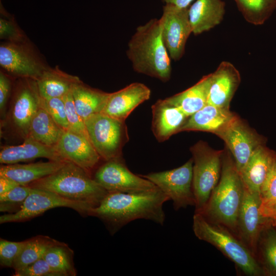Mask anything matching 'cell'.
<instances>
[{
  "mask_svg": "<svg viewBox=\"0 0 276 276\" xmlns=\"http://www.w3.org/2000/svg\"><path fill=\"white\" fill-rule=\"evenodd\" d=\"M168 200L169 198L157 187L139 192H108L97 206L89 210L88 216L102 221L112 235L136 219L163 225L166 218L163 205Z\"/></svg>",
  "mask_w": 276,
  "mask_h": 276,
  "instance_id": "cell-1",
  "label": "cell"
},
{
  "mask_svg": "<svg viewBox=\"0 0 276 276\" xmlns=\"http://www.w3.org/2000/svg\"><path fill=\"white\" fill-rule=\"evenodd\" d=\"M126 54L135 72L164 82L170 80L171 59L163 40L159 18H152L136 28Z\"/></svg>",
  "mask_w": 276,
  "mask_h": 276,
  "instance_id": "cell-2",
  "label": "cell"
},
{
  "mask_svg": "<svg viewBox=\"0 0 276 276\" xmlns=\"http://www.w3.org/2000/svg\"><path fill=\"white\" fill-rule=\"evenodd\" d=\"M244 187L230 152H223L219 181L199 213L207 220L226 227L236 235Z\"/></svg>",
  "mask_w": 276,
  "mask_h": 276,
  "instance_id": "cell-3",
  "label": "cell"
},
{
  "mask_svg": "<svg viewBox=\"0 0 276 276\" xmlns=\"http://www.w3.org/2000/svg\"><path fill=\"white\" fill-rule=\"evenodd\" d=\"M49 191L65 199L97 206L108 192L90 175L89 172L66 161L54 173L28 185Z\"/></svg>",
  "mask_w": 276,
  "mask_h": 276,
  "instance_id": "cell-4",
  "label": "cell"
},
{
  "mask_svg": "<svg viewBox=\"0 0 276 276\" xmlns=\"http://www.w3.org/2000/svg\"><path fill=\"white\" fill-rule=\"evenodd\" d=\"M193 230L197 238L215 246L244 274L249 276L265 275L254 254L226 227L209 221L201 214L195 213Z\"/></svg>",
  "mask_w": 276,
  "mask_h": 276,
  "instance_id": "cell-5",
  "label": "cell"
},
{
  "mask_svg": "<svg viewBox=\"0 0 276 276\" xmlns=\"http://www.w3.org/2000/svg\"><path fill=\"white\" fill-rule=\"evenodd\" d=\"M190 151L193 159L192 187L195 199V213H199L219 181L224 151L214 150L201 141L192 146Z\"/></svg>",
  "mask_w": 276,
  "mask_h": 276,
  "instance_id": "cell-6",
  "label": "cell"
},
{
  "mask_svg": "<svg viewBox=\"0 0 276 276\" xmlns=\"http://www.w3.org/2000/svg\"><path fill=\"white\" fill-rule=\"evenodd\" d=\"M125 121L102 113L84 121L88 138L100 157L105 160L120 157L127 139Z\"/></svg>",
  "mask_w": 276,
  "mask_h": 276,
  "instance_id": "cell-7",
  "label": "cell"
},
{
  "mask_svg": "<svg viewBox=\"0 0 276 276\" xmlns=\"http://www.w3.org/2000/svg\"><path fill=\"white\" fill-rule=\"evenodd\" d=\"M193 166L192 158L179 167L140 175L154 183L172 201L174 210H178L195 205Z\"/></svg>",
  "mask_w": 276,
  "mask_h": 276,
  "instance_id": "cell-8",
  "label": "cell"
},
{
  "mask_svg": "<svg viewBox=\"0 0 276 276\" xmlns=\"http://www.w3.org/2000/svg\"><path fill=\"white\" fill-rule=\"evenodd\" d=\"M57 207L71 208L82 216H88V211L93 208L86 203L70 200L49 191L31 188L20 209L14 213L1 215L0 223L25 222Z\"/></svg>",
  "mask_w": 276,
  "mask_h": 276,
  "instance_id": "cell-9",
  "label": "cell"
},
{
  "mask_svg": "<svg viewBox=\"0 0 276 276\" xmlns=\"http://www.w3.org/2000/svg\"><path fill=\"white\" fill-rule=\"evenodd\" d=\"M94 178L108 192H139L157 188L150 180L130 171L120 157L106 160L97 169Z\"/></svg>",
  "mask_w": 276,
  "mask_h": 276,
  "instance_id": "cell-10",
  "label": "cell"
},
{
  "mask_svg": "<svg viewBox=\"0 0 276 276\" xmlns=\"http://www.w3.org/2000/svg\"><path fill=\"white\" fill-rule=\"evenodd\" d=\"M216 135L225 143L239 173L265 140L237 115Z\"/></svg>",
  "mask_w": 276,
  "mask_h": 276,
  "instance_id": "cell-11",
  "label": "cell"
},
{
  "mask_svg": "<svg viewBox=\"0 0 276 276\" xmlns=\"http://www.w3.org/2000/svg\"><path fill=\"white\" fill-rule=\"evenodd\" d=\"M188 9L165 4L159 18L164 44L171 59L175 61L183 56L186 42L192 33Z\"/></svg>",
  "mask_w": 276,
  "mask_h": 276,
  "instance_id": "cell-12",
  "label": "cell"
},
{
  "mask_svg": "<svg viewBox=\"0 0 276 276\" xmlns=\"http://www.w3.org/2000/svg\"><path fill=\"white\" fill-rule=\"evenodd\" d=\"M244 187L243 198L237 220L236 236L256 257L259 236L268 220L264 218L260 212L261 200L260 194L251 192L244 185Z\"/></svg>",
  "mask_w": 276,
  "mask_h": 276,
  "instance_id": "cell-13",
  "label": "cell"
},
{
  "mask_svg": "<svg viewBox=\"0 0 276 276\" xmlns=\"http://www.w3.org/2000/svg\"><path fill=\"white\" fill-rule=\"evenodd\" d=\"M35 80L28 79L17 90L9 113L13 131L24 140L28 137L31 122L40 105Z\"/></svg>",
  "mask_w": 276,
  "mask_h": 276,
  "instance_id": "cell-14",
  "label": "cell"
},
{
  "mask_svg": "<svg viewBox=\"0 0 276 276\" xmlns=\"http://www.w3.org/2000/svg\"><path fill=\"white\" fill-rule=\"evenodd\" d=\"M23 42H7L0 46V65L10 74L36 80L47 69Z\"/></svg>",
  "mask_w": 276,
  "mask_h": 276,
  "instance_id": "cell-15",
  "label": "cell"
},
{
  "mask_svg": "<svg viewBox=\"0 0 276 276\" xmlns=\"http://www.w3.org/2000/svg\"><path fill=\"white\" fill-rule=\"evenodd\" d=\"M56 148L64 160L88 172L96 167L101 158L88 138L70 130L64 131Z\"/></svg>",
  "mask_w": 276,
  "mask_h": 276,
  "instance_id": "cell-16",
  "label": "cell"
},
{
  "mask_svg": "<svg viewBox=\"0 0 276 276\" xmlns=\"http://www.w3.org/2000/svg\"><path fill=\"white\" fill-rule=\"evenodd\" d=\"M150 95L151 90L146 85L139 82L131 83L110 93L101 113L125 121L136 107L150 98Z\"/></svg>",
  "mask_w": 276,
  "mask_h": 276,
  "instance_id": "cell-17",
  "label": "cell"
},
{
  "mask_svg": "<svg viewBox=\"0 0 276 276\" xmlns=\"http://www.w3.org/2000/svg\"><path fill=\"white\" fill-rule=\"evenodd\" d=\"M241 82L238 70L231 62H221L212 73L207 104L229 109L231 100Z\"/></svg>",
  "mask_w": 276,
  "mask_h": 276,
  "instance_id": "cell-18",
  "label": "cell"
},
{
  "mask_svg": "<svg viewBox=\"0 0 276 276\" xmlns=\"http://www.w3.org/2000/svg\"><path fill=\"white\" fill-rule=\"evenodd\" d=\"M152 130L159 142L180 132L188 117L179 108L165 99L158 100L152 106Z\"/></svg>",
  "mask_w": 276,
  "mask_h": 276,
  "instance_id": "cell-19",
  "label": "cell"
},
{
  "mask_svg": "<svg viewBox=\"0 0 276 276\" xmlns=\"http://www.w3.org/2000/svg\"><path fill=\"white\" fill-rule=\"evenodd\" d=\"M47 158L51 160H64L56 147L49 146L30 138L24 140L22 144L3 147L0 152V163L13 164L32 160L37 158Z\"/></svg>",
  "mask_w": 276,
  "mask_h": 276,
  "instance_id": "cell-20",
  "label": "cell"
},
{
  "mask_svg": "<svg viewBox=\"0 0 276 276\" xmlns=\"http://www.w3.org/2000/svg\"><path fill=\"white\" fill-rule=\"evenodd\" d=\"M237 114L229 109L207 104L201 109L188 117L180 131H202L215 134L223 129Z\"/></svg>",
  "mask_w": 276,
  "mask_h": 276,
  "instance_id": "cell-21",
  "label": "cell"
},
{
  "mask_svg": "<svg viewBox=\"0 0 276 276\" xmlns=\"http://www.w3.org/2000/svg\"><path fill=\"white\" fill-rule=\"evenodd\" d=\"M222 0H196L188 9L192 33L208 31L222 21L225 11Z\"/></svg>",
  "mask_w": 276,
  "mask_h": 276,
  "instance_id": "cell-22",
  "label": "cell"
},
{
  "mask_svg": "<svg viewBox=\"0 0 276 276\" xmlns=\"http://www.w3.org/2000/svg\"><path fill=\"white\" fill-rule=\"evenodd\" d=\"M275 155L276 153L265 144L255 150L240 173L243 184L247 189L260 194Z\"/></svg>",
  "mask_w": 276,
  "mask_h": 276,
  "instance_id": "cell-23",
  "label": "cell"
},
{
  "mask_svg": "<svg viewBox=\"0 0 276 276\" xmlns=\"http://www.w3.org/2000/svg\"><path fill=\"white\" fill-rule=\"evenodd\" d=\"M66 161L50 160L27 164H13L2 165L0 176L10 178L22 186L46 177L60 168Z\"/></svg>",
  "mask_w": 276,
  "mask_h": 276,
  "instance_id": "cell-24",
  "label": "cell"
},
{
  "mask_svg": "<svg viewBox=\"0 0 276 276\" xmlns=\"http://www.w3.org/2000/svg\"><path fill=\"white\" fill-rule=\"evenodd\" d=\"M35 81L40 97L50 99L62 98L81 81L77 76L69 75L55 68L45 69Z\"/></svg>",
  "mask_w": 276,
  "mask_h": 276,
  "instance_id": "cell-25",
  "label": "cell"
},
{
  "mask_svg": "<svg viewBox=\"0 0 276 276\" xmlns=\"http://www.w3.org/2000/svg\"><path fill=\"white\" fill-rule=\"evenodd\" d=\"M211 80L212 73L186 90L165 99L189 117L207 104Z\"/></svg>",
  "mask_w": 276,
  "mask_h": 276,
  "instance_id": "cell-26",
  "label": "cell"
},
{
  "mask_svg": "<svg viewBox=\"0 0 276 276\" xmlns=\"http://www.w3.org/2000/svg\"><path fill=\"white\" fill-rule=\"evenodd\" d=\"M72 93L76 109L84 121L102 112L110 94L90 87L81 81L74 86Z\"/></svg>",
  "mask_w": 276,
  "mask_h": 276,
  "instance_id": "cell-27",
  "label": "cell"
},
{
  "mask_svg": "<svg viewBox=\"0 0 276 276\" xmlns=\"http://www.w3.org/2000/svg\"><path fill=\"white\" fill-rule=\"evenodd\" d=\"M64 130L41 105L33 117L27 138L44 145L56 147Z\"/></svg>",
  "mask_w": 276,
  "mask_h": 276,
  "instance_id": "cell-28",
  "label": "cell"
},
{
  "mask_svg": "<svg viewBox=\"0 0 276 276\" xmlns=\"http://www.w3.org/2000/svg\"><path fill=\"white\" fill-rule=\"evenodd\" d=\"M256 257L265 275L276 276V227L269 221L259 236Z\"/></svg>",
  "mask_w": 276,
  "mask_h": 276,
  "instance_id": "cell-29",
  "label": "cell"
},
{
  "mask_svg": "<svg viewBox=\"0 0 276 276\" xmlns=\"http://www.w3.org/2000/svg\"><path fill=\"white\" fill-rule=\"evenodd\" d=\"M58 242L44 235H38L27 240L26 245L14 261L12 267L16 271L43 258L49 248Z\"/></svg>",
  "mask_w": 276,
  "mask_h": 276,
  "instance_id": "cell-30",
  "label": "cell"
},
{
  "mask_svg": "<svg viewBox=\"0 0 276 276\" xmlns=\"http://www.w3.org/2000/svg\"><path fill=\"white\" fill-rule=\"evenodd\" d=\"M43 258L60 276L76 275L74 251L65 243L59 241L51 246Z\"/></svg>",
  "mask_w": 276,
  "mask_h": 276,
  "instance_id": "cell-31",
  "label": "cell"
},
{
  "mask_svg": "<svg viewBox=\"0 0 276 276\" xmlns=\"http://www.w3.org/2000/svg\"><path fill=\"white\" fill-rule=\"evenodd\" d=\"M244 19L254 25H261L276 8V0H234Z\"/></svg>",
  "mask_w": 276,
  "mask_h": 276,
  "instance_id": "cell-32",
  "label": "cell"
},
{
  "mask_svg": "<svg viewBox=\"0 0 276 276\" xmlns=\"http://www.w3.org/2000/svg\"><path fill=\"white\" fill-rule=\"evenodd\" d=\"M31 188L19 185L9 192L0 195V211L14 213L19 211L28 196Z\"/></svg>",
  "mask_w": 276,
  "mask_h": 276,
  "instance_id": "cell-33",
  "label": "cell"
},
{
  "mask_svg": "<svg viewBox=\"0 0 276 276\" xmlns=\"http://www.w3.org/2000/svg\"><path fill=\"white\" fill-rule=\"evenodd\" d=\"M40 105L46 110L55 122L64 131L69 130L63 97L50 99H42L41 98Z\"/></svg>",
  "mask_w": 276,
  "mask_h": 276,
  "instance_id": "cell-34",
  "label": "cell"
},
{
  "mask_svg": "<svg viewBox=\"0 0 276 276\" xmlns=\"http://www.w3.org/2000/svg\"><path fill=\"white\" fill-rule=\"evenodd\" d=\"M63 99L65 104L69 130L88 138L84 121L76 109L72 91L63 96Z\"/></svg>",
  "mask_w": 276,
  "mask_h": 276,
  "instance_id": "cell-35",
  "label": "cell"
},
{
  "mask_svg": "<svg viewBox=\"0 0 276 276\" xmlns=\"http://www.w3.org/2000/svg\"><path fill=\"white\" fill-rule=\"evenodd\" d=\"M261 208L269 205L276 200V155L260 192Z\"/></svg>",
  "mask_w": 276,
  "mask_h": 276,
  "instance_id": "cell-36",
  "label": "cell"
},
{
  "mask_svg": "<svg viewBox=\"0 0 276 276\" xmlns=\"http://www.w3.org/2000/svg\"><path fill=\"white\" fill-rule=\"evenodd\" d=\"M27 243L0 239V265L4 267H12L15 259L19 255Z\"/></svg>",
  "mask_w": 276,
  "mask_h": 276,
  "instance_id": "cell-37",
  "label": "cell"
},
{
  "mask_svg": "<svg viewBox=\"0 0 276 276\" xmlns=\"http://www.w3.org/2000/svg\"><path fill=\"white\" fill-rule=\"evenodd\" d=\"M14 276H60L42 258L34 262L15 271Z\"/></svg>",
  "mask_w": 276,
  "mask_h": 276,
  "instance_id": "cell-38",
  "label": "cell"
},
{
  "mask_svg": "<svg viewBox=\"0 0 276 276\" xmlns=\"http://www.w3.org/2000/svg\"><path fill=\"white\" fill-rule=\"evenodd\" d=\"M0 38L10 42L24 41V36L15 24L2 17L0 18Z\"/></svg>",
  "mask_w": 276,
  "mask_h": 276,
  "instance_id": "cell-39",
  "label": "cell"
},
{
  "mask_svg": "<svg viewBox=\"0 0 276 276\" xmlns=\"http://www.w3.org/2000/svg\"><path fill=\"white\" fill-rule=\"evenodd\" d=\"M10 79L3 72L0 73V110L2 117L5 114L6 106L11 91Z\"/></svg>",
  "mask_w": 276,
  "mask_h": 276,
  "instance_id": "cell-40",
  "label": "cell"
},
{
  "mask_svg": "<svg viewBox=\"0 0 276 276\" xmlns=\"http://www.w3.org/2000/svg\"><path fill=\"white\" fill-rule=\"evenodd\" d=\"M260 212L264 218L276 227V200L267 206L260 207Z\"/></svg>",
  "mask_w": 276,
  "mask_h": 276,
  "instance_id": "cell-41",
  "label": "cell"
},
{
  "mask_svg": "<svg viewBox=\"0 0 276 276\" xmlns=\"http://www.w3.org/2000/svg\"><path fill=\"white\" fill-rule=\"evenodd\" d=\"M19 185L17 182L10 178L0 176V195L5 194Z\"/></svg>",
  "mask_w": 276,
  "mask_h": 276,
  "instance_id": "cell-42",
  "label": "cell"
},
{
  "mask_svg": "<svg viewBox=\"0 0 276 276\" xmlns=\"http://www.w3.org/2000/svg\"><path fill=\"white\" fill-rule=\"evenodd\" d=\"M165 4H170L181 8H189L194 0H162Z\"/></svg>",
  "mask_w": 276,
  "mask_h": 276,
  "instance_id": "cell-43",
  "label": "cell"
}]
</instances>
